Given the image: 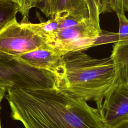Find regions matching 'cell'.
I'll list each match as a JSON object with an SVG mask.
<instances>
[{
	"label": "cell",
	"instance_id": "3957f363",
	"mask_svg": "<svg viewBox=\"0 0 128 128\" xmlns=\"http://www.w3.org/2000/svg\"><path fill=\"white\" fill-rule=\"evenodd\" d=\"M100 28L88 20H78L62 14L58 29L48 45L67 52L82 51L96 45Z\"/></svg>",
	"mask_w": 128,
	"mask_h": 128
},
{
	"label": "cell",
	"instance_id": "52a82bcc",
	"mask_svg": "<svg viewBox=\"0 0 128 128\" xmlns=\"http://www.w3.org/2000/svg\"><path fill=\"white\" fill-rule=\"evenodd\" d=\"M100 112L108 128L128 120V84H119L106 94Z\"/></svg>",
	"mask_w": 128,
	"mask_h": 128
},
{
	"label": "cell",
	"instance_id": "2e32d148",
	"mask_svg": "<svg viewBox=\"0 0 128 128\" xmlns=\"http://www.w3.org/2000/svg\"><path fill=\"white\" fill-rule=\"evenodd\" d=\"M0 1H8V2H14V0H0Z\"/></svg>",
	"mask_w": 128,
	"mask_h": 128
},
{
	"label": "cell",
	"instance_id": "8fae6325",
	"mask_svg": "<svg viewBox=\"0 0 128 128\" xmlns=\"http://www.w3.org/2000/svg\"><path fill=\"white\" fill-rule=\"evenodd\" d=\"M18 12V6L14 2L0 1V30L16 18Z\"/></svg>",
	"mask_w": 128,
	"mask_h": 128
},
{
	"label": "cell",
	"instance_id": "9a60e30c",
	"mask_svg": "<svg viewBox=\"0 0 128 128\" xmlns=\"http://www.w3.org/2000/svg\"><path fill=\"white\" fill-rule=\"evenodd\" d=\"M6 91V90L5 88H0V104L1 101L2 100V99L4 97V94H5ZM0 128H2L1 123H0Z\"/></svg>",
	"mask_w": 128,
	"mask_h": 128
},
{
	"label": "cell",
	"instance_id": "7c38bea8",
	"mask_svg": "<svg viewBox=\"0 0 128 128\" xmlns=\"http://www.w3.org/2000/svg\"><path fill=\"white\" fill-rule=\"evenodd\" d=\"M119 21V30L118 34V41L128 40V20L125 14L116 12Z\"/></svg>",
	"mask_w": 128,
	"mask_h": 128
},
{
	"label": "cell",
	"instance_id": "5bb4252c",
	"mask_svg": "<svg viewBox=\"0 0 128 128\" xmlns=\"http://www.w3.org/2000/svg\"><path fill=\"white\" fill-rule=\"evenodd\" d=\"M112 128H128V120L122 121Z\"/></svg>",
	"mask_w": 128,
	"mask_h": 128
},
{
	"label": "cell",
	"instance_id": "6da1fadb",
	"mask_svg": "<svg viewBox=\"0 0 128 128\" xmlns=\"http://www.w3.org/2000/svg\"><path fill=\"white\" fill-rule=\"evenodd\" d=\"M6 91L11 116L25 128H108L97 108L58 88Z\"/></svg>",
	"mask_w": 128,
	"mask_h": 128
},
{
	"label": "cell",
	"instance_id": "8992f818",
	"mask_svg": "<svg viewBox=\"0 0 128 128\" xmlns=\"http://www.w3.org/2000/svg\"><path fill=\"white\" fill-rule=\"evenodd\" d=\"M38 8L46 17L66 14L78 20H88L100 28V0H38Z\"/></svg>",
	"mask_w": 128,
	"mask_h": 128
},
{
	"label": "cell",
	"instance_id": "277c9868",
	"mask_svg": "<svg viewBox=\"0 0 128 128\" xmlns=\"http://www.w3.org/2000/svg\"><path fill=\"white\" fill-rule=\"evenodd\" d=\"M45 81L44 70L34 68L18 58L0 54V88L38 90Z\"/></svg>",
	"mask_w": 128,
	"mask_h": 128
},
{
	"label": "cell",
	"instance_id": "7a4b0ae2",
	"mask_svg": "<svg viewBox=\"0 0 128 128\" xmlns=\"http://www.w3.org/2000/svg\"><path fill=\"white\" fill-rule=\"evenodd\" d=\"M64 72L57 88L86 102L94 100L100 112L102 100L120 84L110 57L95 58L82 51L63 56Z\"/></svg>",
	"mask_w": 128,
	"mask_h": 128
},
{
	"label": "cell",
	"instance_id": "9c48e42d",
	"mask_svg": "<svg viewBox=\"0 0 128 128\" xmlns=\"http://www.w3.org/2000/svg\"><path fill=\"white\" fill-rule=\"evenodd\" d=\"M110 57L120 84H128V40L116 42Z\"/></svg>",
	"mask_w": 128,
	"mask_h": 128
},
{
	"label": "cell",
	"instance_id": "5b68a950",
	"mask_svg": "<svg viewBox=\"0 0 128 128\" xmlns=\"http://www.w3.org/2000/svg\"><path fill=\"white\" fill-rule=\"evenodd\" d=\"M47 44L23 19L18 22L15 18L0 30V54L18 58Z\"/></svg>",
	"mask_w": 128,
	"mask_h": 128
},
{
	"label": "cell",
	"instance_id": "ba28073f",
	"mask_svg": "<svg viewBox=\"0 0 128 128\" xmlns=\"http://www.w3.org/2000/svg\"><path fill=\"white\" fill-rule=\"evenodd\" d=\"M68 52L48 44L18 58L34 68L54 74L58 82L64 72L63 56Z\"/></svg>",
	"mask_w": 128,
	"mask_h": 128
},
{
	"label": "cell",
	"instance_id": "4fadbf2b",
	"mask_svg": "<svg viewBox=\"0 0 128 128\" xmlns=\"http://www.w3.org/2000/svg\"><path fill=\"white\" fill-rule=\"evenodd\" d=\"M38 0H14L16 4L18 12H20L23 17L28 16L30 10L36 6Z\"/></svg>",
	"mask_w": 128,
	"mask_h": 128
},
{
	"label": "cell",
	"instance_id": "30bf717a",
	"mask_svg": "<svg viewBox=\"0 0 128 128\" xmlns=\"http://www.w3.org/2000/svg\"><path fill=\"white\" fill-rule=\"evenodd\" d=\"M62 14H57L45 22L34 24L28 21L27 17H23L26 25L36 34L43 38L49 44L54 38L62 19Z\"/></svg>",
	"mask_w": 128,
	"mask_h": 128
}]
</instances>
